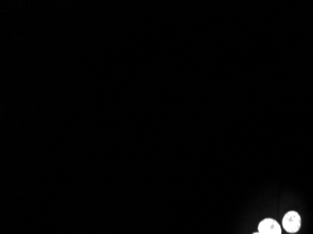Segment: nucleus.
<instances>
[{
	"label": "nucleus",
	"instance_id": "f257e3e1",
	"mask_svg": "<svg viewBox=\"0 0 313 234\" xmlns=\"http://www.w3.org/2000/svg\"><path fill=\"white\" fill-rule=\"evenodd\" d=\"M283 225L287 232L296 233L301 228V216L295 211H290L283 216Z\"/></svg>",
	"mask_w": 313,
	"mask_h": 234
},
{
	"label": "nucleus",
	"instance_id": "f03ea898",
	"mask_svg": "<svg viewBox=\"0 0 313 234\" xmlns=\"http://www.w3.org/2000/svg\"><path fill=\"white\" fill-rule=\"evenodd\" d=\"M258 230V232L261 234H281V228L279 224L272 218H265L261 221Z\"/></svg>",
	"mask_w": 313,
	"mask_h": 234
},
{
	"label": "nucleus",
	"instance_id": "7ed1b4c3",
	"mask_svg": "<svg viewBox=\"0 0 313 234\" xmlns=\"http://www.w3.org/2000/svg\"><path fill=\"white\" fill-rule=\"evenodd\" d=\"M253 234H261V233H260V232H255V233H253Z\"/></svg>",
	"mask_w": 313,
	"mask_h": 234
}]
</instances>
